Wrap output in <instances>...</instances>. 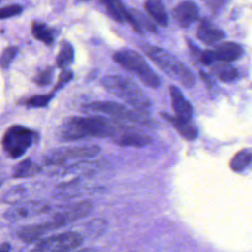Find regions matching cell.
Masks as SVG:
<instances>
[{
  "label": "cell",
  "mask_w": 252,
  "mask_h": 252,
  "mask_svg": "<svg viewBox=\"0 0 252 252\" xmlns=\"http://www.w3.org/2000/svg\"><path fill=\"white\" fill-rule=\"evenodd\" d=\"M119 128L118 122L102 116L71 117L58 128L57 137L63 142L90 137H111Z\"/></svg>",
  "instance_id": "1"
},
{
  "label": "cell",
  "mask_w": 252,
  "mask_h": 252,
  "mask_svg": "<svg viewBox=\"0 0 252 252\" xmlns=\"http://www.w3.org/2000/svg\"><path fill=\"white\" fill-rule=\"evenodd\" d=\"M142 49L167 76L180 83L183 87L192 88L195 85V78L192 72L172 54L162 48L146 43L142 45Z\"/></svg>",
  "instance_id": "2"
},
{
  "label": "cell",
  "mask_w": 252,
  "mask_h": 252,
  "mask_svg": "<svg viewBox=\"0 0 252 252\" xmlns=\"http://www.w3.org/2000/svg\"><path fill=\"white\" fill-rule=\"evenodd\" d=\"M103 87L112 94L124 99L138 110L150 107V100L143 94L141 89L131 80L121 76H106L102 79Z\"/></svg>",
  "instance_id": "3"
},
{
  "label": "cell",
  "mask_w": 252,
  "mask_h": 252,
  "mask_svg": "<svg viewBox=\"0 0 252 252\" xmlns=\"http://www.w3.org/2000/svg\"><path fill=\"white\" fill-rule=\"evenodd\" d=\"M113 60L125 70L135 74L139 80L149 88L157 89L160 86L158 76L150 68L145 59L136 51L123 49L113 54Z\"/></svg>",
  "instance_id": "4"
},
{
  "label": "cell",
  "mask_w": 252,
  "mask_h": 252,
  "mask_svg": "<svg viewBox=\"0 0 252 252\" xmlns=\"http://www.w3.org/2000/svg\"><path fill=\"white\" fill-rule=\"evenodd\" d=\"M36 139L35 133L26 127L15 125L8 128L2 138V148L10 158H19Z\"/></svg>",
  "instance_id": "5"
},
{
  "label": "cell",
  "mask_w": 252,
  "mask_h": 252,
  "mask_svg": "<svg viewBox=\"0 0 252 252\" xmlns=\"http://www.w3.org/2000/svg\"><path fill=\"white\" fill-rule=\"evenodd\" d=\"M83 241L81 233L67 230L39 239L30 252H73Z\"/></svg>",
  "instance_id": "6"
},
{
  "label": "cell",
  "mask_w": 252,
  "mask_h": 252,
  "mask_svg": "<svg viewBox=\"0 0 252 252\" xmlns=\"http://www.w3.org/2000/svg\"><path fill=\"white\" fill-rule=\"evenodd\" d=\"M100 149L95 145H84L72 148H60L50 151L44 158V163L49 166H63L69 160L87 159L95 157Z\"/></svg>",
  "instance_id": "7"
},
{
  "label": "cell",
  "mask_w": 252,
  "mask_h": 252,
  "mask_svg": "<svg viewBox=\"0 0 252 252\" xmlns=\"http://www.w3.org/2000/svg\"><path fill=\"white\" fill-rule=\"evenodd\" d=\"M93 112L107 114L117 120L132 121L135 123L147 124L150 120L147 115L138 109H130L112 101H94L87 105Z\"/></svg>",
  "instance_id": "8"
},
{
  "label": "cell",
  "mask_w": 252,
  "mask_h": 252,
  "mask_svg": "<svg viewBox=\"0 0 252 252\" xmlns=\"http://www.w3.org/2000/svg\"><path fill=\"white\" fill-rule=\"evenodd\" d=\"M51 211V206L40 200L20 202L5 211L3 217L7 220L15 221L37 217Z\"/></svg>",
  "instance_id": "9"
},
{
  "label": "cell",
  "mask_w": 252,
  "mask_h": 252,
  "mask_svg": "<svg viewBox=\"0 0 252 252\" xmlns=\"http://www.w3.org/2000/svg\"><path fill=\"white\" fill-rule=\"evenodd\" d=\"M93 204L88 200L79 201L76 203L64 205L57 209L51 219L58 224L59 227L65 226L68 223L86 218L93 212Z\"/></svg>",
  "instance_id": "10"
},
{
  "label": "cell",
  "mask_w": 252,
  "mask_h": 252,
  "mask_svg": "<svg viewBox=\"0 0 252 252\" xmlns=\"http://www.w3.org/2000/svg\"><path fill=\"white\" fill-rule=\"evenodd\" d=\"M58 228H60L58 224L52 219H50L49 220H45L42 222L24 225L17 230L16 235L21 241L31 243L33 241H38L39 239L43 238V236L46 235L48 232Z\"/></svg>",
  "instance_id": "11"
},
{
  "label": "cell",
  "mask_w": 252,
  "mask_h": 252,
  "mask_svg": "<svg viewBox=\"0 0 252 252\" xmlns=\"http://www.w3.org/2000/svg\"><path fill=\"white\" fill-rule=\"evenodd\" d=\"M111 140L118 146L121 147H135V148H142L147 146L151 143L152 139L150 136L136 132L134 130H121V127L116 131L114 135L111 136Z\"/></svg>",
  "instance_id": "12"
},
{
  "label": "cell",
  "mask_w": 252,
  "mask_h": 252,
  "mask_svg": "<svg viewBox=\"0 0 252 252\" xmlns=\"http://www.w3.org/2000/svg\"><path fill=\"white\" fill-rule=\"evenodd\" d=\"M198 7L192 1H184L178 4L172 11V16L178 26L189 28L198 18Z\"/></svg>",
  "instance_id": "13"
},
{
  "label": "cell",
  "mask_w": 252,
  "mask_h": 252,
  "mask_svg": "<svg viewBox=\"0 0 252 252\" xmlns=\"http://www.w3.org/2000/svg\"><path fill=\"white\" fill-rule=\"evenodd\" d=\"M169 94L171 97V106L175 116L185 121H191L193 108L190 102L183 96L182 93L176 87L170 86Z\"/></svg>",
  "instance_id": "14"
},
{
  "label": "cell",
  "mask_w": 252,
  "mask_h": 252,
  "mask_svg": "<svg viewBox=\"0 0 252 252\" xmlns=\"http://www.w3.org/2000/svg\"><path fill=\"white\" fill-rule=\"evenodd\" d=\"M197 37L205 44H214L224 37V32L216 28L209 20L203 19L197 30Z\"/></svg>",
  "instance_id": "15"
},
{
  "label": "cell",
  "mask_w": 252,
  "mask_h": 252,
  "mask_svg": "<svg viewBox=\"0 0 252 252\" xmlns=\"http://www.w3.org/2000/svg\"><path fill=\"white\" fill-rule=\"evenodd\" d=\"M217 61L230 62L238 59L242 54V47L235 42H223L213 49Z\"/></svg>",
  "instance_id": "16"
},
{
  "label": "cell",
  "mask_w": 252,
  "mask_h": 252,
  "mask_svg": "<svg viewBox=\"0 0 252 252\" xmlns=\"http://www.w3.org/2000/svg\"><path fill=\"white\" fill-rule=\"evenodd\" d=\"M162 117L168 121L174 128L175 130L186 140H195L198 135L197 128L190 122V121H185L182 119L177 118L176 116H171L168 113H161Z\"/></svg>",
  "instance_id": "17"
},
{
  "label": "cell",
  "mask_w": 252,
  "mask_h": 252,
  "mask_svg": "<svg viewBox=\"0 0 252 252\" xmlns=\"http://www.w3.org/2000/svg\"><path fill=\"white\" fill-rule=\"evenodd\" d=\"M145 10L157 23L163 27L167 26L168 16L161 0H147Z\"/></svg>",
  "instance_id": "18"
},
{
  "label": "cell",
  "mask_w": 252,
  "mask_h": 252,
  "mask_svg": "<svg viewBox=\"0 0 252 252\" xmlns=\"http://www.w3.org/2000/svg\"><path fill=\"white\" fill-rule=\"evenodd\" d=\"M41 171V167L31 160L30 158H26L20 161L12 171V177L21 179V178H29L38 174Z\"/></svg>",
  "instance_id": "19"
},
{
  "label": "cell",
  "mask_w": 252,
  "mask_h": 252,
  "mask_svg": "<svg viewBox=\"0 0 252 252\" xmlns=\"http://www.w3.org/2000/svg\"><path fill=\"white\" fill-rule=\"evenodd\" d=\"M79 181L78 180H71L65 183H61L56 186L54 190V196L56 198H72L73 196L77 195L79 192Z\"/></svg>",
  "instance_id": "20"
},
{
  "label": "cell",
  "mask_w": 252,
  "mask_h": 252,
  "mask_svg": "<svg viewBox=\"0 0 252 252\" xmlns=\"http://www.w3.org/2000/svg\"><path fill=\"white\" fill-rule=\"evenodd\" d=\"M74 59V49L73 46L67 42L63 41L61 43L59 52L56 57V64L60 68H66L68 67Z\"/></svg>",
  "instance_id": "21"
},
{
  "label": "cell",
  "mask_w": 252,
  "mask_h": 252,
  "mask_svg": "<svg viewBox=\"0 0 252 252\" xmlns=\"http://www.w3.org/2000/svg\"><path fill=\"white\" fill-rule=\"evenodd\" d=\"M27 195V188L24 185H15L7 190L2 196V202L10 205H15L22 202Z\"/></svg>",
  "instance_id": "22"
},
{
  "label": "cell",
  "mask_w": 252,
  "mask_h": 252,
  "mask_svg": "<svg viewBox=\"0 0 252 252\" xmlns=\"http://www.w3.org/2000/svg\"><path fill=\"white\" fill-rule=\"evenodd\" d=\"M252 162V154L247 150H242L234 155L230 161V168L233 171H242Z\"/></svg>",
  "instance_id": "23"
},
{
  "label": "cell",
  "mask_w": 252,
  "mask_h": 252,
  "mask_svg": "<svg viewBox=\"0 0 252 252\" xmlns=\"http://www.w3.org/2000/svg\"><path fill=\"white\" fill-rule=\"evenodd\" d=\"M32 32L36 39L44 42L45 44H51L54 41L53 32L42 23L34 22L32 26Z\"/></svg>",
  "instance_id": "24"
},
{
  "label": "cell",
  "mask_w": 252,
  "mask_h": 252,
  "mask_svg": "<svg viewBox=\"0 0 252 252\" xmlns=\"http://www.w3.org/2000/svg\"><path fill=\"white\" fill-rule=\"evenodd\" d=\"M129 12L131 13V15L133 16L136 22L137 32H142V29H146L147 31H151V32H156L155 26L142 13H140L137 10H129Z\"/></svg>",
  "instance_id": "25"
},
{
  "label": "cell",
  "mask_w": 252,
  "mask_h": 252,
  "mask_svg": "<svg viewBox=\"0 0 252 252\" xmlns=\"http://www.w3.org/2000/svg\"><path fill=\"white\" fill-rule=\"evenodd\" d=\"M87 232L91 236H98L102 234L106 228V221L102 219H95L88 222Z\"/></svg>",
  "instance_id": "26"
},
{
  "label": "cell",
  "mask_w": 252,
  "mask_h": 252,
  "mask_svg": "<svg viewBox=\"0 0 252 252\" xmlns=\"http://www.w3.org/2000/svg\"><path fill=\"white\" fill-rule=\"evenodd\" d=\"M215 71L218 77L223 82H232L237 76V71L226 64L219 65V68H217Z\"/></svg>",
  "instance_id": "27"
},
{
  "label": "cell",
  "mask_w": 252,
  "mask_h": 252,
  "mask_svg": "<svg viewBox=\"0 0 252 252\" xmlns=\"http://www.w3.org/2000/svg\"><path fill=\"white\" fill-rule=\"evenodd\" d=\"M53 97V94H36L29 97L25 100V104L29 107H44L48 104V102Z\"/></svg>",
  "instance_id": "28"
},
{
  "label": "cell",
  "mask_w": 252,
  "mask_h": 252,
  "mask_svg": "<svg viewBox=\"0 0 252 252\" xmlns=\"http://www.w3.org/2000/svg\"><path fill=\"white\" fill-rule=\"evenodd\" d=\"M53 68L51 67H48L42 71H40L33 79L34 83L37 85V86H46L48 84H50L51 80H52V77H53Z\"/></svg>",
  "instance_id": "29"
},
{
  "label": "cell",
  "mask_w": 252,
  "mask_h": 252,
  "mask_svg": "<svg viewBox=\"0 0 252 252\" xmlns=\"http://www.w3.org/2000/svg\"><path fill=\"white\" fill-rule=\"evenodd\" d=\"M17 52H18V47H16V46H10V47H7L6 49H4V51L2 52V54L0 56V65L3 68H7L13 61Z\"/></svg>",
  "instance_id": "30"
},
{
  "label": "cell",
  "mask_w": 252,
  "mask_h": 252,
  "mask_svg": "<svg viewBox=\"0 0 252 252\" xmlns=\"http://www.w3.org/2000/svg\"><path fill=\"white\" fill-rule=\"evenodd\" d=\"M99 2L104 6L107 14L116 22H119V23H122L123 20L121 18V16L119 15L114 3L112 0H99Z\"/></svg>",
  "instance_id": "31"
},
{
  "label": "cell",
  "mask_w": 252,
  "mask_h": 252,
  "mask_svg": "<svg viewBox=\"0 0 252 252\" xmlns=\"http://www.w3.org/2000/svg\"><path fill=\"white\" fill-rule=\"evenodd\" d=\"M23 10V7L21 5H10L0 8V19H7L14 17L18 14H20Z\"/></svg>",
  "instance_id": "32"
},
{
  "label": "cell",
  "mask_w": 252,
  "mask_h": 252,
  "mask_svg": "<svg viewBox=\"0 0 252 252\" xmlns=\"http://www.w3.org/2000/svg\"><path fill=\"white\" fill-rule=\"evenodd\" d=\"M73 75H72V72L69 71V70H63L60 75H59V79L57 81V84L54 88V91L55 90H59L60 88H62L67 82H69L71 79H72Z\"/></svg>",
  "instance_id": "33"
},
{
  "label": "cell",
  "mask_w": 252,
  "mask_h": 252,
  "mask_svg": "<svg viewBox=\"0 0 252 252\" xmlns=\"http://www.w3.org/2000/svg\"><path fill=\"white\" fill-rule=\"evenodd\" d=\"M201 61L205 65H212L214 62L217 61L215 53L213 50H205L201 53Z\"/></svg>",
  "instance_id": "34"
},
{
  "label": "cell",
  "mask_w": 252,
  "mask_h": 252,
  "mask_svg": "<svg viewBox=\"0 0 252 252\" xmlns=\"http://www.w3.org/2000/svg\"><path fill=\"white\" fill-rule=\"evenodd\" d=\"M200 76L202 77L203 81H204L207 85H209V87H211L212 85H214V82H213V80L211 79V77H210L209 75H207V74H205L204 72L200 71Z\"/></svg>",
  "instance_id": "35"
},
{
  "label": "cell",
  "mask_w": 252,
  "mask_h": 252,
  "mask_svg": "<svg viewBox=\"0 0 252 252\" xmlns=\"http://www.w3.org/2000/svg\"><path fill=\"white\" fill-rule=\"evenodd\" d=\"M0 252H11V245L9 242L0 243Z\"/></svg>",
  "instance_id": "36"
},
{
  "label": "cell",
  "mask_w": 252,
  "mask_h": 252,
  "mask_svg": "<svg viewBox=\"0 0 252 252\" xmlns=\"http://www.w3.org/2000/svg\"><path fill=\"white\" fill-rule=\"evenodd\" d=\"M75 252H98V251L94 248H84V249H81V250H78Z\"/></svg>",
  "instance_id": "37"
},
{
  "label": "cell",
  "mask_w": 252,
  "mask_h": 252,
  "mask_svg": "<svg viewBox=\"0 0 252 252\" xmlns=\"http://www.w3.org/2000/svg\"><path fill=\"white\" fill-rule=\"evenodd\" d=\"M2 183H3V179L0 177V186L2 185Z\"/></svg>",
  "instance_id": "38"
}]
</instances>
